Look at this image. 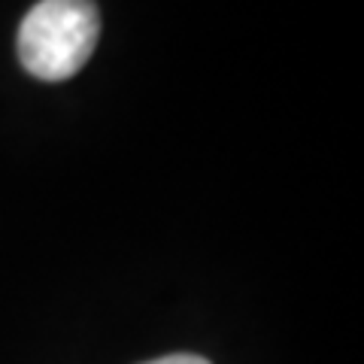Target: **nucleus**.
I'll return each mask as SVG.
<instances>
[{
  "label": "nucleus",
  "instance_id": "obj_2",
  "mask_svg": "<svg viewBox=\"0 0 364 364\" xmlns=\"http://www.w3.org/2000/svg\"><path fill=\"white\" fill-rule=\"evenodd\" d=\"M146 364H210V361L200 358V355H188V352H182V355H164V358H155V361H146Z\"/></svg>",
  "mask_w": 364,
  "mask_h": 364
},
{
  "label": "nucleus",
  "instance_id": "obj_1",
  "mask_svg": "<svg viewBox=\"0 0 364 364\" xmlns=\"http://www.w3.org/2000/svg\"><path fill=\"white\" fill-rule=\"evenodd\" d=\"M97 37L95 0H40L18 28V61L43 82H64L85 67Z\"/></svg>",
  "mask_w": 364,
  "mask_h": 364
}]
</instances>
